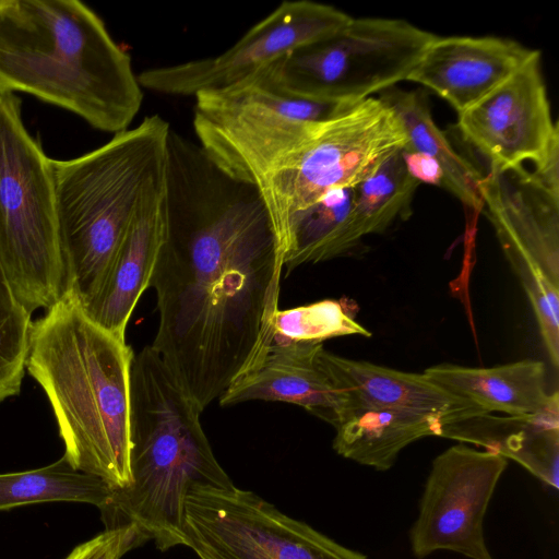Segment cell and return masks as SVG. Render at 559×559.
<instances>
[{"label":"cell","mask_w":559,"mask_h":559,"mask_svg":"<svg viewBox=\"0 0 559 559\" xmlns=\"http://www.w3.org/2000/svg\"><path fill=\"white\" fill-rule=\"evenodd\" d=\"M152 347L204 411L274 341L284 250L259 191L171 130Z\"/></svg>","instance_id":"cell-1"},{"label":"cell","mask_w":559,"mask_h":559,"mask_svg":"<svg viewBox=\"0 0 559 559\" xmlns=\"http://www.w3.org/2000/svg\"><path fill=\"white\" fill-rule=\"evenodd\" d=\"M193 128L219 168L259 191L284 254L297 213L331 190L356 187L407 143L399 117L379 97L311 122L210 93L194 105Z\"/></svg>","instance_id":"cell-2"},{"label":"cell","mask_w":559,"mask_h":559,"mask_svg":"<svg viewBox=\"0 0 559 559\" xmlns=\"http://www.w3.org/2000/svg\"><path fill=\"white\" fill-rule=\"evenodd\" d=\"M134 355L126 338L94 322L68 292L31 325L26 370L49 401L63 456L112 490L131 483Z\"/></svg>","instance_id":"cell-3"},{"label":"cell","mask_w":559,"mask_h":559,"mask_svg":"<svg viewBox=\"0 0 559 559\" xmlns=\"http://www.w3.org/2000/svg\"><path fill=\"white\" fill-rule=\"evenodd\" d=\"M15 92L114 135L143 102L129 53L78 0H0V93Z\"/></svg>","instance_id":"cell-4"},{"label":"cell","mask_w":559,"mask_h":559,"mask_svg":"<svg viewBox=\"0 0 559 559\" xmlns=\"http://www.w3.org/2000/svg\"><path fill=\"white\" fill-rule=\"evenodd\" d=\"M203 411L151 345L134 355L130 381L131 483L99 509L105 528L135 526L156 548L185 546V504L199 484L233 481L202 428Z\"/></svg>","instance_id":"cell-5"},{"label":"cell","mask_w":559,"mask_h":559,"mask_svg":"<svg viewBox=\"0 0 559 559\" xmlns=\"http://www.w3.org/2000/svg\"><path fill=\"white\" fill-rule=\"evenodd\" d=\"M170 124L158 115L69 160L52 159L64 292H98L145 190L165 166Z\"/></svg>","instance_id":"cell-6"},{"label":"cell","mask_w":559,"mask_h":559,"mask_svg":"<svg viewBox=\"0 0 559 559\" xmlns=\"http://www.w3.org/2000/svg\"><path fill=\"white\" fill-rule=\"evenodd\" d=\"M0 261L31 313L63 295L52 159L27 131L22 102L11 93H0Z\"/></svg>","instance_id":"cell-7"},{"label":"cell","mask_w":559,"mask_h":559,"mask_svg":"<svg viewBox=\"0 0 559 559\" xmlns=\"http://www.w3.org/2000/svg\"><path fill=\"white\" fill-rule=\"evenodd\" d=\"M436 36L401 19L352 17L258 74L294 96L359 103L406 81Z\"/></svg>","instance_id":"cell-8"},{"label":"cell","mask_w":559,"mask_h":559,"mask_svg":"<svg viewBox=\"0 0 559 559\" xmlns=\"http://www.w3.org/2000/svg\"><path fill=\"white\" fill-rule=\"evenodd\" d=\"M483 209L532 306L550 362L559 366V191L523 166L489 168Z\"/></svg>","instance_id":"cell-9"},{"label":"cell","mask_w":559,"mask_h":559,"mask_svg":"<svg viewBox=\"0 0 559 559\" xmlns=\"http://www.w3.org/2000/svg\"><path fill=\"white\" fill-rule=\"evenodd\" d=\"M185 539L200 559H368L235 485H195Z\"/></svg>","instance_id":"cell-10"},{"label":"cell","mask_w":559,"mask_h":559,"mask_svg":"<svg viewBox=\"0 0 559 559\" xmlns=\"http://www.w3.org/2000/svg\"><path fill=\"white\" fill-rule=\"evenodd\" d=\"M352 16L310 0L283 1L229 49L204 59L153 68L138 75L142 87L171 96L219 92L254 76L282 57L326 38Z\"/></svg>","instance_id":"cell-11"},{"label":"cell","mask_w":559,"mask_h":559,"mask_svg":"<svg viewBox=\"0 0 559 559\" xmlns=\"http://www.w3.org/2000/svg\"><path fill=\"white\" fill-rule=\"evenodd\" d=\"M508 466L503 455L462 443L440 453L431 464L409 540L423 559L438 550L469 559H493L484 537V518Z\"/></svg>","instance_id":"cell-12"},{"label":"cell","mask_w":559,"mask_h":559,"mask_svg":"<svg viewBox=\"0 0 559 559\" xmlns=\"http://www.w3.org/2000/svg\"><path fill=\"white\" fill-rule=\"evenodd\" d=\"M463 138L489 163L507 169L524 162L540 165L559 138L542 72L534 53L509 79L478 103L459 114Z\"/></svg>","instance_id":"cell-13"},{"label":"cell","mask_w":559,"mask_h":559,"mask_svg":"<svg viewBox=\"0 0 559 559\" xmlns=\"http://www.w3.org/2000/svg\"><path fill=\"white\" fill-rule=\"evenodd\" d=\"M166 227L164 166L142 195L102 286L82 306L94 322L119 337L126 338L130 317L142 294L151 286Z\"/></svg>","instance_id":"cell-14"},{"label":"cell","mask_w":559,"mask_h":559,"mask_svg":"<svg viewBox=\"0 0 559 559\" xmlns=\"http://www.w3.org/2000/svg\"><path fill=\"white\" fill-rule=\"evenodd\" d=\"M534 51L503 37L436 36L406 81L431 90L459 115L509 79Z\"/></svg>","instance_id":"cell-15"},{"label":"cell","mask_w":559,"mask_h":559,"mask_svg":"<svg viewBox=\"0 0 559 559\" xmlns=\"http://www.w3.org/2000/svg\"><path fill=\"white\" fill-rule=\"evenodd\" d=\"M318 360L342 399L343 414L356 408H390L432 415L444 425L487 414L449 393L424 372L342 357L324 347L319 350Z\"/></svg>","instance_id":"cell-16"},{"label":"cell","mask_w":559,"mask_h":559,"mask_svg":"<svg viewBox=\"0 0 559 559\" xmlns=\"http://www.w3.org/2000/svg\"><path fill=\"white\" fill-rule=\"evenodd\" d=\"M322 347L314 343L273 344L261 365L235 381L218 399L219 404L290 403L335 428L343 414V403L318 360Z\"/></svg>","instance_id":"cell-17"},{"label":"cell","mask_w":559,"mask_h":559,"mask_svg":"<svg viewBox=\"0 0 559 559\" xmlns=\"http://www.w3.org/2000/svg\"><path fill=\"white\" fill-rule=\"evenodd\" d=\"M424 373L487 414L527 416L559 409L558 392L548 393L546 366L540 360L527 358L489 368L439 364Z\"/></svg>","instance_id":"cell-18"},{"label":"cell","mask_w":559,"mask_h":559,"mask_svg":"<svg viewBox=\"0 0 559 559\" xmlns=\"http://www.w3.org/2000/svg\"><path fill=\"white\" fill-rule=\"evenodd\" d=\"M444 423L436 416L390 408H356L335 427V452L377 471L390 469L400 452L414 441L441 437Z\"/></svg>","instance_id":"cell-19"},{"label":"cell","mask_w":559,"mask_h":559,"mask_svg":"<svg viewBox=\"0 0 559 559\" xmlns=\"http://www.w3.org/2000/svg\"><path fill=\"white\" fill-rule=\"evenodd\" d=\"M355 213V187L331 190L297 213L286 234L284 269L328 261L362 239Z\"/></svg>","instance_id":"cell-20"},{"label":"cell","mask_w":559,"mask_h":559,"mask_svg":"<svg viewBox=\"0 0 559 559\" xmlns=\"http://www.w3.org/2000/svg\"><path fill=\"white\" fill-rule=\"evenodd\" d=\"M379 98L399 117L407 139L404 148L433 158L444 173L445 189L465 205L483 210V175L453 148L436 126L426 93L419 90L403 91L394 86L380 93Z\"/></svg>","instance_id":"cell-21"},{"label":"cell","mask_w":559,"mask_h":559,"mask_svg":"<svg viewBox=\"0 0 559 559\" xmlns=\"http://www.w3.org/2000/svg\"><path fill=\"white\" fill-rule=\"evenodd\" d=\"M111 493L104 480L73 468L64 456L39 468L0 474V511L55 501L83 502L100 509Z\"/></svg>","instance_id":"cell-22"},{"label":"cell","mask_w":559,"mask_h":559,"mask_svg":"<svg viewBox=\"0 0 559 559\" xmlns=\"http://www.w3.org/2000/svg\"><path fill=\"white\" fill-rule=\"evenodd\" d=\"M418 186L407 171L402 148L386 157L355 187V213L361 235L383 233L397 217L407 218Z\"/></svg>","instance_id":"cell-23"},{"label":"cell","mask_w":559,"mask_h":559,"mask_svg":"<svg viewBox=\"0 0 559 559\" xmlns=\"http://www.w3.org/2000/svg\"><path fill=\"white\" fill-rule=\"evenodd\" d=\"M348 335L370 337L345 305L325 299L292 309H278L274 318L273 344L314 343Z\"/></svg>","instance_id":"cell-24"},{"label":"cell","mask_w":559,"mask_h":559,"mask_svg":"<svg viewBox=\"0 0 559 559\" xmlns=\"http://www.w3.org/2000/svg\"><path fill=\"white\" fill-rule=\"evenodd\" d=\"M32 322L0 261V403L21 392Z\"/></svg>","instance_id":"cell-25"},{"label":"cell","mask_w":559,"mask_h":559,"mask_svg":"<svg viewBox=\"0 0 559 559\" xmlns=\"http://www.w3.org/2000/svg\"><path fill=\"white\" fill-rule=\"evenodd\" d=\"M147 539L132 525L108 528L75 546L64 559H120Z\"/></svg>","instance_id":"cell-26"},{"label":"cell","mask_w":559,"mask_h":559,"mask_svg":"<svg viewBox=\"0 0 559 559\" xmlns=\"http://www.w3.org/2000/svg\"><path fill=\"white\" fill-rule=\"evenodd\" d=\"M402 155L407 171L419 185L427 183L445 189L444 173L433 158L408 148H402Z\"/></svg>","instance_id":"cell-27"}]
</instances>
